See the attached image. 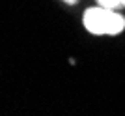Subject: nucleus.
<instances>
[{
  "label": "nucleus",
  "instance_id": "1",
  "mask_svg": "<svg viewBox=\"0 0 125 116\" xmlns=\"http://www.w3.org/2000/svg\"><path fill=\"white\" fill-rule=\"evenodd\" d=\"M82 23L84 28L95 36H116L125 28L123 15H120L118 10H110V8H103V6L86 10Z\"/></svg>",
  "mask_w": 125,
  "mask_h": 116
},
{
  "label": "nucleus",
  "instance_id": "2",
  "mask_svg": "<svg viewBox=\"0 0 125 116\" xmlns=\"http://www.w3.org/2000/svg\"><path fill=\"white\" fill-rule=\"evenodd\" d=\"M97 4L103 8H110V10H121L125 8V0H97Z\"/></svg>",
  "mask_w": 125,
  "mask_h": 116
},
{
  "label": "nucleus",
  "instance_id": "3",
  "mask_svg": "<svg viewBox=\"0 0 125 116\" xmlns=\"http://www.w3.org/2000/svg\"><path fill=\"white\" fill-rule=\"evenodd\" d=\"M63 2H65V4H75L77 0H63Z\"/></svg>",
  "mask_w": 125,
  "mask_h": 116
}]
</instances>
